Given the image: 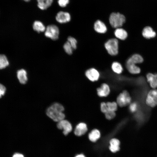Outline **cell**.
Listing matches in <instances>:
<instances>
[{
    "label": "cell",
    "instance_id": "cell-1",
    "mask_svg": "<svg viewBox=\"0 0 157 157\" xmlns=\"http://www.w3.org/2000/svg\"><path fill=\"white\" fill-rule=\"evenodd\" d=\"M64 106L60 103L56 102L51 104L47 109V115L53 121L58 122L64 119Z\"/></svg>",
    "mask_w": 157,
    "mask_h": 157
},
{
    "label": "cell",
    "instance_id": "cell-2",
    "mask_svg": "<svg viewBox=\"0 0 157 157\" xmlns=\"http://www.w3.org/2000/svg\"><path fill=\"white\" fill-rule=\"evenodd\" d=\"M107 53L111 56L117 55L119 52V42L116 38H112L107 40L104 44Z\"/></svg>",
    "mask_w": 157,
    "mask_h": 157
},
{
    "label": "cell",
    "instance_id": "cell-3",
    "mask_svg": "<svg viewBox=\"0 0 157 157\" xmlns=\"http://www.w3.org/2000/svg\"><path fill=\"white\" fill-rule=\"evenodd\" d=\"M126 17L119 13L113 12L109 15L108 21L111 27L113 28L121 27L126 22Z\"/></svg>",
    "mask_w": 157,
    "mask_h": 157
},
{
    "label": "cell",
    "instance_id": "cell-4",
    "mask_svg": "<svg viewBox=\"0 0 157 157\" xmlns=\"http://www.w3.org/2000/svg\"><path fill=\"white\" fill-rule=\"evenodd\" d=\"M131 98L129 92L126 90L120 93L117 98L116 102L120 107H124L130 105Z\"/></svg>",
    "mask_w": 157,
    "mask_h": 157
},
{
    "label": "cell",
    "instance_id": "cell-5",
    "mask_svg": "<svg viewBox=\"0 0 157 157\" xmlns=\"http://www.w3.org/2000/svg\"><path fill=\"white\" fill-rule=\"evenodd\" d=\"M59 34L60 30L58 27L54 24L48 25L44 32V35L46 37L53 40L58 39Z\"/></svg>",
    "mask_w": 157,
    "mask_h": 157
},
{
    "label": "cell",
    "instance_id": "cell-6",
    "mask_svg": "<svg viewBox=\"0 0 157 157\" xmlns=\"http://www.w3.org/2000/svg\"><path fill=\"white\" fill-rule=\"evenodd\" d=\"M146 104L149 106L154 108L157 106V90L153 89L148 92L146 99Z\"/></svg>",
    "mask_w": 157,
    "mask_h": 157
},
{
    "label": "cell",
    "instance_id": "cell-7",
    "mask_svg": "<svg viewBox=\"0 0 157 157\" xmlns=\"http://www.w3.org/2000/svg\"><path fill=\"white\" fill-rule=\"evenodd\" d=\"M93 28L96 33L99 34H104L108 31V28L106 24L100 19H97L94 22Z\"/></svg>",
    "mask_w": 157,
    "mask_h": 157
},
{
    "label": "cell",
    "instance_id": "cell-8",
    "mask_svg": "<svg viewBox=\"0 0 157 157\" xmlns=\"http://www.w3.org/2000/svg\"><path fill=\"white\" fill-rule=\"evenodd\" d=\"M86 77L90 81L94 82L97 81L100 76L99 71L95 68L90 67L87 69L85 72Z\"/></svg>",
    "mask_w": 157,
    "mask_h": 157
},
{
    "label": "cell",
    "instance_id": "cell-9",
    "mask_svg": "<svg viewBox=\"0 0 157 157\" xmlns=\"http://www.w3.org/2000/svg\"><path fill=\"white\" fill-rule=\"evenodd\" d=\"M57 126L59 129L63 130V133L65 135L70 132L72 130L71 124L66 119H64L58 122Z\"/></svg>",
    "mask_w": 157,
    "mask_h": 157
},
{
    "label": "cell",
    "instance_id": "cell-10",
    "mask_svg": "<svg viewBox=\"0 0 157 157\" xmlns=\"http://www.w3.org/2000/svg\"><path fill=\"white\" fill-rule=\"evenodd\" d=\"M56 19L60 24H65L70 21L71 17L70 13L68 12L60 11L57 14Z\"/></svg>",
    "mask_w": 157,
    "mask_h": 157
},
{
    "label": "cell",
    "instance_id": "cell-11",
    "mask_svg": "<svg viewBox=\"0 0 157 157\" xmlns=\"http://www.w3.org/2000/svg\"><path fill=\"white\" fill-rule=\"evenodd\" d=\"M136 64L128 59L126 63V67L129 72L132 74H137L141 72L140 68L136 65Z\"/></svg>",
    "mask_w": 157,
    "mask_h": 157
},
{
    "label": "cell",
    "instance_id": "cell-12",
    "mask_svg": "<svg viewBox=\"0 0 157 157\" xmlns=\"http://www.w3.org/2000/svg\"><path fill=\"white\" fill-rule=\"evenodd\" d=\"M97 94L99 97H105L109 95L110 89L108 84L103 83L101 85L100 87L97 89Z\"/></svg>",
    "mask_w": 157,
    "mask_h": 157
},
{
    "label": "cell",
    "instance_id": "cell-13",
    "mask_svg": "<svg viewBox=\"0 0 157 157\" xmlns=\"http://www.w3.org/2000/svg\"><path fill=\"white\" fill-rule=\"evenodd\" d=\"M113 34L116 38L122 40H125L128 35L126 31L121 27L115 29Z\"/></svg>",
    "mask_w": 157,
    "mask_h": 157
},
{
    "label": "cell",
    "instance_id": "cell-14",
    "mask_svg": "<svg viewBox=\"0 0 157 157\" xmlns=\"http://www.w3.org/2000/svg\"><path fill=\"white\" fill-rule=\"evenodd\" d=\"M147 80L153 89L157 88V74L149 73L146 75Z\"/></svg>",
    "mask_w": 157,
    "mask_h": 157
},
{
    "label": "cell",
    "instance_id": "cell-15",
    "mask_svg": "<svg viewBox=\"0 0 157 157\" xmlns=\"http://www.w3.org/2000/svg\"><path fill=\"white\" fill-rule=\"evenodd\" d=\"M88 130L86 124L84 122H80L76 126L74 133L78 136H80L85 134Z\"/></svg>",
    "mask_w": 157,
    "mask_h": 157
},
{
    "label": "cell",
    "instance_id": "cell-16",
    "mask_svg": "<svg viewBox=\"0 0 157 157\" xmlns=\"http://www.w3.org/2000/svg\"><path fill=\"white\" fill-rule=\"evenodd\" d=\"M142 34L145 38L150 39L154 38L156 36V33L151 27L147 26L143 29Z\"/></svg>",
    "mask_w": 157,
    "mask_h": 157
},
{
    "label": "cell",
    "instance_id": "cell-17",
    "mask_svg": "<svg viewBox=\"0 0 157 157\" xmlns=\"http://www.w3.org/2000/svg\"><path fill=\"white\" fill-rule=\"evenodd\" d=\"M17 76L19 82L22 84H24L28 81L27 73L26 71L22 69L18 70L17 72Z\"/></svg>",
    "mask_w": 157,
    "mask_h": 157
},
{
    "label": "cell",
    "instance_id": "cell-18",
    "mask_svg": "<svg viewBox=\"0 0 157 157\" xmlns=\"http://www.w3.org/2000/svg\"><path fill=\"white\" fill-rule=\"evenodd\" d=\"M111 68L112 71L117 74H120L123 70V67L121 64L119 62L114 61L111 65Z\"/></svg>",
    "mask_w": 157,
    "mask_h": 157
},
{
    "label": "cell",
    "instance_id": "cell-19",
    "mask_svg": "<svg viewBox=\"0 0 157 157\" xmlns=\"http://www.w3.org/2000/svg\"><path fill=\"white\" fill-rule=\"evenodd\" d=\"M38 7L41 10L47 9L51 5L53 0H37Z\"/></svg>",
    "mask_w": 157,
    "mask_h": 157
},
{
    "label": "cell",
    "instance_id": "cell-20",
    "mask_svg": "<svg viewBox=\"0 0 157 157\" xmlns=\"http://www.w3.org/2000/svg\"><path fill=\"white\" fill-rule=\"evenodd\" d=\"M33 29L38 33L45 31L46 28L41 22L39 21L36 20L34 21L33 24Z\"/></svg>",
    "mask_w": 157,
    "mask_h": 157
},
{
    "label": "cell",
    "instance_id": "cell-21",
    "mask_svg": "<svg viewBox=\"0 0 157 157\" xmlns=\"http://www.w3.org/2000/svg\"><path fill=\"white\" fill-rule=\"evenodd\" d=\"M110 146L109 149L113 152H116L119 150L120 142L117 139L113 138L110 142Z\"/></svg>",
    "mask_w": 157,
    "mask_h": 157
},
{
    "label": "cell",
    "instance_id": "cell-22",
    "mask_svg": "<svg viewBox=\"0 0 157 157\" xmlns=\"http://www.w3.org/2000/svg\"><path fill=\"white\" fill-rule=\"evenodd\" d=\"M100 136L99 131L96 129L92 130L89 133L88 135L89 138L92 142H96Z\"/></svg>",
    "mask_w": 157,
    "mask_h": 157
},
{
    "label": "cell",
    "instance_id": "cell-23",
    "mask_svg": "<svg viewBox=\"0 0 157 157\" xmlns=\"http://www.w3.org/2000/svg\"><path fill=\"white\" fill-rule=\"evenodd\" d=\"M9 64L8 59L4 54H1L0 56V68L1 69L5 68Z\"/></svg>",
    "mask_w": 157,
    "mask_h": 157
},
{
    "label": "cell",
    "instance_id": "cell-24",
    "mask_svg": "<svg viewBox=\"0 0 157 157\" xmlns=\"http://www.w3.org/2000/svg\"><path fill=\"white\" fill-rule=\"evenodd\" d=\"M63 48L64 51L67 54L70 56L73 54L74 50L67 41H66L64 43Z\"/></svg>",
    "mask_w": 157,
    "mask_h": 157
},
{
    "label": "cell",
    "instance_id": "cell-25",
    "mask_svg": "<svg viewBox=\"0 0 157 157\" xmlns=\"http://www.w3.org/2000/svg\"><path fill=\"white\" fill-rule=\"evenodd\" d=\"M129 58L131 61L136 64L142 63L144 60L142 56L140 55L137 53L133 55Z\"/></svg>",
    "mask_w": 157,
    "mask_h": 157
},
{
    "label": "cell",
    "instance_id": "cell-26",
    "mask_svg": "<svg viewBox=\"0 0 157 157\" xmlns=\"http://www.w3.org/2000/svg\"><path fill=\"white\" fill-rule=\"evenodd\" d=\"M67 41L69 42L74 50L77 49L78 41L76 38L71 35L69 36L67 38Z\"/></svg>",
    "mask_w": 157,
    "mask_h": 157
},
{
    "label": "cell",
    "instance_id": "cell-27",
    "mask_svg": "<svg viewBox=\"0 0 157 157\" xmlns=\"http://www.w3.org/2000/svg\"><path fill=\"white\" fill-rule=\"evenodd\" d=\"M106 103L108 111L115 112L117 110L118 105L116 102L115 101L108 102Z\"/></svg>",
    "mask_w": 157,
    "mask_h": 157
},
{
    "label": "cell",
    "instance_id": "cell-28",
    "mask_svg": "<svg viewBox=\"0 0 157 157\" xmlns=\"http://www.w3.org/2000/svg\"><path fill=\"white\" fill-rule=\"evenodd\" d=\"M105 117L108 120H111L116 116L115 112L108 111L105 114Z\"/></svg>",
    "mask_w": 157,
    "mask_h": 157
},
{
    "label": "cell",
    "instance_id": "cell-29",
    "mask_svg": "<svg viewBox=\"0 0 157 157\" xmlns=\"http://www.w3.org/2000/svg\"><path fill=\"white\" fill-rule=\"evenodd\" d=\"M138 105L137 103L134 102L131 103L129 105V109L131 112L133 113L137 111L138 108Z\"/></svg>",
    "mask_w": 157,
    "mask_h": 157
},
{
    "label": "cell",
    "instance_id": "cell-30",
    "mask_svg": "<svg viewBox=\"0 0 157 157\" xmlns=\"http://www.w3.org/2000/svg\"><path fill=\"white\" fill-rule=\"evenodd\" d=\"M100 110L101 112L104 114L108 111L106 103L102 102L100 104Z\"/></svg>",
    "mask_w": 157,
    "mask_h": 157
},
{
    "label": "cell",
    "instance_id": "cell-31",
    "mask_svg": "<svg viewBox=\"0 0 157 157\" xmlns=\"http://www.w3.org/2000/svg\"><path fill=\"white\" fill-rule=\"evenodd\" d=\"M58 5L61 7H65L69 3V0H58Z\"/></svg>",
    "mask_w": 157,
    "mask_h": 157
},
{
    "label": "cell",
    "instance_id": "cell-32",
    "mask_svg": "<svg viewBox=\"0 0 157 157\" xmlns=\"http://www.w3.org/2000/svg\"><path fill=\"white\" fill-rule=\"evenodd\" d=\"M0 86V97L3 96L6 92V88L3 85L1 84Z\"/></svg>",
    "mask_w": 157,
    "mask_h": 157
},
{
    "label": "cell",
    "instance_id": "cell-33",
    "mask_svg": "<svg viewBox=\"0 0 157 157\" xmlns=\"http://www.w3.org/2000/svg\"><path fill=\"white\" fill-rule=\"evenodd\" d=\"M12 157H24V155L20 153H15L13 154Z\"/></svg>",
    "mask_w": 157,
    "mask_h": 157
},
{
    "label": "cell",
    "instance_id": "cell-34",
    "mask_svg": "<svg viewBox=\"0 0 157 157\" xmlns=\"http://www.w3.org/2000/svg\"><path fill=\"white\" fill-rule=\"evenodd\" d=\"M75 157H85L84 155L82 154H79L77 155Z\"/></svg>",
    "mask_w": 157,
    "mask_h": 157
},
{
    "label": "cell",
    "instance_id": "cell-35",
    "mask_svg": "<svg viewBox=\"0 0 157 157\" xmlns=\"http://www.w3.org/2000/svg\"><path fill=\"white\" fill-rule=\"evenodd\" d=\"M23 0L26 2H28L30 1V0Z\"/></svg>",
    "mask_w": 157,
    "mask_h": 157
}]
</instances>
